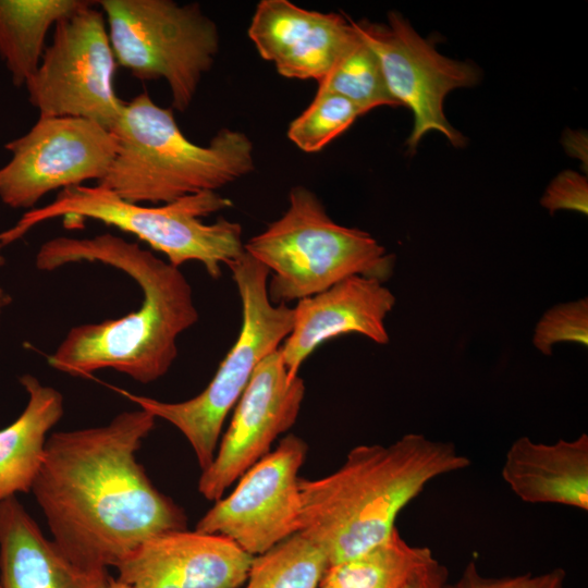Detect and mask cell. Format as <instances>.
Listing matches in <instances>:
<instances>
[{
  "instance_id": "9",
  "label": "cell",
  "mask_w": 588,
  "mask_h": 588,
  "mask_svg": "<svg viewBox=\"0 0 588 588\" xmlns=\"http://www.w3.org/2000/svg\"><path fill=\"white\" fill-rule=\"evenodd\" d=\"M90 1L53 27L35 74L25 84L39 117L82 118L112 130L123 103L114 89L115 57L103 12Z\"/></svg>"
},
{
  "instance_id": "15",
  "label": "cell",
  "mask_w": 588,
  "mask_h": 588,
  "mask_svg": "<svg viewBox=\"0 0 588 588\" xmlns=\"http://www.w3.org/2000/svg\"><path fill=\"white\" fill-rule=\"evenodd\" d=\"M247 33L281 76L317 83L357 36L346 15L306 10L287 0H261Z\"/></svg>"
},
{
  "instance_id": "3",
  "label": "cell",
  "mask_w": 588,
  "mask_h": 588,
  "mask_svg": "<svg viewBox=\"0 0 588 588\" xmlns=\"http://www.w3.org/2000/svg\"><path fill=\"white\" fill-rule=\"evenodd\" d=\"M469 465L454 443L420 433L387 446L357 445L334 473L298 478L299 531L323 551L329 565L354 558L392 534L399 513L429 481Z\"/></svg>"
},
{
  "instance_id": "11",
  "label": "cell",
  "mask_w": 588,
  "mask_h": 588,
  "mask_svg": "<svg viewBox=\"0 0 588 588\" xmlns=\"http://www.w3.org/2000/svg\"><path fill=\"white\" fill-rule=\"evenodd\" d=\"M4 148L11 158L0 168V199L14 209H34L52 191L101 182L114 159L117 139L111 130L86 119L39 117Z\"/></svg>"
},
{
  "instance_id": "30",
  "label": "cell",
  "mask_w": 588,
  "mask_h": 588,
  "mask_svg": "<svg viewBox=\"0 0 588 588\" xmlns=\"http://www.w3.org/2000/svg\"><path fill=\"white\" fill-rule=\"evenodd\" d=\"M9 301H10L9 296L0 287V314H1L2 309H3V307L9 303Z\"/></svg>"
},
{
  "instance_id": "2",
  "label": "cell",
  "mask_w": 588,
  "mask_h": 588,
  "mask_svg": "<svg viewBox=\"0 0 588 588\" xmlns=\"http://www.w3.org/2000/svg\"><path fill=\"white\" fill-rule=\"evenodd\" d=\"M83 261L100 262L131 277L142 290L140 307L118 319L72 328L48 356V364L74 377L107 368L140 383L164 376L177 356V336L199 317L184 274L138 243L111 233L48 240L35 259L45 271Z\"/></svg>"
},
{
  "instance_id": "14",
  "label": "cell",
  "mask_w": 588,
  "mask_h": 588,
  "mask_svg": "<svg viewBox=\"0 0 588 588\" xmlns=\"http://www.w3.org/2000/svg\"><path fill=\"white\" fill-rule=\"evenodd\" d=\"M253 558L225 536L172 530L130 553L117 566L118 579L133 588H238Z\"/></svg>"
},
{
  "instance_id": "18",
  "label": "cell",
  "mask_w": 588,
  "mask_h": 588,
  "mask_svg": "<svg viewBox=\"0 0 588 588\" xmlns=\"http://www.w3.org/2000/svg\"><path fill=\"white\" fill-rule=\"evenodd\" d=\"M502 478L524 502L588 511V436L547 444L528 437L509 448Z\"/></svg>"
},
{
  "instance_id": "22",
  "label": "cell",
  "mask_w": 588,
  "mask_h": 588,
  "mask_svg": "<svg viewBox=\"0 0 588 588\" xmlns=\"http://www.w3.org/2000/svg\"><path fill=\"white\" fill-rule=\"evenodd\" d=\"M328 565L323 551L297 531L253 558L246 588H318Z\"/></svg>"
},
{
  "instance_id": "29",
  "label": "cell",
  "mask_w": 588,
  "mask_h": 588,
  "mask_svg": "<svg viewBox=\"0 0 588 588\" xmlns=\"http://www.w3.org/2000/svg\"><path fill=\"white\" fill-rule=\"evenodd\" d=\"M105 588H133L131 585L121 581L120 579H113L110 577Z\"/></svg>"
},
{
  "instance_id": "12",
  "label": "cell",
  "mask_w": 588,
  "mask_h": 588,
  "mask_svg": "<svg viewBox=\"0 0 588 588\" xmlns=\"http://www.w3.org/2000/svg\"><path fill=\"white\" fill-rule=\"evenodd\" d=\"M306 453L303 439L284 437L240 477L231 494L216 501L195 530L225 536L253 556L299 531L298 470Z\"/></svg>"
},
{
  "instance_id": "24",
  "label": "cell",
  "mask_w": 588,
  "mask_h": 588,
  "mask_svg": "<svg viewBox=\"0 0 588 588\" xmlns=\"http://www.w3.org/2000/svg\"><path fill=\"white\" fill-rule=\"evenodd\" d=\"M363 114L346 98L317 90L310 105L290 123L286 135L304 152H318Z\"/></svg>"
},
{
  "instance_id": "4",
  "label": "cell",
  "mask_w": 588,
  "mask_h": 588,
  "mask_svg": "<svg viewBox=\"0 0 588 588\" xmlns=\"http://www.w3.org/2000/svg\"><path fill=\"white\" fill-rule=\"evenodd\" d=\"M117 152L98 184L133 204H167L224 187L255 168L254 146L240 131L221 128L206 146L183 134L172 108L144 90L123 103L111 130Z\"/></svg>"
},
{
  "instance_id": "19",
  "label": "cell",
  "mask_w": 588,
  "mask_h": 588,
  "mask_svg": "<svg viewBox=\"0 0 588 588\" xmlns=\"http://www.w3.org/2000/svg\"><path fill=\"white\" fill-rule=\"evenodd\" d=\"M20 382L27 393L22 414L0 430V502L32 490L41 467L47 434L61 419L62 394L32 375Z\"/></svg>"
},
{
  "instance_id": "21",
  "label": "cell",
  "mask_w": 588,
  "mask_h": 588,
  "mask_svg": "<svg viewBox=\"0 0 588 588\" xmlns=\"http://www.w3.org/2000/svg\"><path fill=\"white\" fill-rule=\"evenodd\" d=\"M432 558L428 547L408 544L395 528L368 551L329 565L318 588H403L413 572Z\"/></svg>"
},
{
  "instance_id": "27",
  "label": "cell",
  "mask_w": 588,
  "mask_h": 588,
  "mask_svg": "<svg viewBox=\"0 0 588 588\" xmlns=\"http://www.w3.org/2000/svg\"><path fill=\"white\" fill-rule=\"evenodd\" d=\"M540 204L551 215L558 210H574L587 215V179L572 170L561 172L546 189Z\"/></svg>"
},
{
  "instance_id": "17",
  "label": "cell",
  "mask_w": 588,
  "mask_h": 588,
  "mask_svg": "<svg viewBox=\"0 0 588 588\" xmlns=\"http://www.w3.org/2000/svg\"><path fill=\"white\" fill-rule=\"evenodd\" d=\"M109 579L69 560L16 497L0 502V588H105Z\"/></svg>"
},
{
  "instance_id": "16",
  "label": "cell",
  "mask_w": 588,
  "mask_h": 588,
  "mask_svg": "<svg viewBox=\"0 0 588 588\" xmlns=\"http://www.w3.org/2000/svg\"><path fill=\"white\" fill-rule=\"evenodd\" d=\"M395 296L382 282L363 275L348 277L326 291L299 299L293 307V326L280 352L289 379L298 376L306 358L323 342L356 332L384 345V320Z\"/></svg>"
},
{
  "instance_id": "23",
  "label": "cell",
  "mask_w": 588,
  "mask_h": 588,
  "mask_svg": "<svg viewBox=\"0 0 588 588\" xmlns=\"http://www.w3.org/2000/svg\"><path fill=\"white\" fill-rule=\"evenodd\" d=\"M356 34L355 40L318 83L317 90L346 98L364 114L383 106H400L388 90L377 56Z\"/></svg>"
},
{
  "instance_id": "10",
  "label": "cell",
  "mask_w": 588,
  "mask_h": 588,
  "mask_svg": "<svg viewBox=\"0 0 588 588\" xmlns=\"http://www.w3.org/2000/svg\"><path fill=\"white\" fill-rule=\"evenodd\" d=\"M352 22L377 56L391 96L413 112L408 149L415 151L430 131L442 133L455 147L464 146L465 137L446 120L443 102L453 89L476 85L478 68L439 53L433 41L421 37L399 12H389L384 24Z\"/></svg>"
},
{
  "instance_id": "28",
  "label": "cell",
  "mask_w": 588,
  "mask_h": 588,
  "mask_svg": "<svg viewBox=\"0 0 588 588\" xmlns=\"http://www.w3.org/2000/svg\"><path fill=\"white\" fill-rule=\"evenodd\" d=\"M449 572L434 556L416 568L403 588H444Z\"/></svg>"
},
{
  "instance_id": "26",
  "label": "cell",
  "mask_w": 588,
  "mask_h": 588,
  "mask_svg": "<svg viewBox=\"0 0 588 588\" xmlns=\"http://www.w3.org/2000/svg\"><path fill=\"white\" fill-rule=\"evenodd\" d=\"M566 573L563 568L532 575L530 573L502 578L482 576L474 561L464 568L461 577L454 584L444 588H564Z\"/></svg>"
},
{
  "instance_id": "13",
  "label": "cell",
  "mask_w": 588,
  "mask_h": 588,
  "mask_svg": "<svg viewBox=\"0 0 588 588\" xmlns=\"http://www.w3.org/2000/svg\"><path fill=\"white\" fill-rule=\"evenodd\" d=\"M304 396V380L299 376L289 379L280 347L266 356L238 399L212 463L200 475V494L210 501L221 499L295 424Z\"/></svg>"
},
{
  "instance_id": "31",
  "label": "cell",
  "mask_w": 588,
  "mask_h": 588,
  "mask_svg": "<svg viewBox=\"0 0 588 588\" xmlns=\"http://www.w3.org/2000/svg\"><path fill=\"white\" fill-rule=\"evenodd\" d=\"M2 246H3V245H2L1 242H0V267L4 264V257H3L2 254H1V248H2Z\"/></svg>"
},
{
  "instance_id": "25",
  "label": "cell",
  "mask_w": 588,
  "mask_h": 588,
  "mask_svg": "<svg viewBox=\"0 0 588 588\" xmlns=\"http://www.w3.org/2000/svg\"><path fill=\"white\" fill-rule=\"evenodd\" d=\"M572 342L588 346V299L558 304L548 309L537 322L534 346L550 356L556 343Z\"/></svg>"
},
{
  "instance_id": "5",
  "label": "cell",
  "mask_w": 588,
  "mask_h": 588,
  "mask_svg": "<svg viewBox=\"0 0 588 588\" xmlns=\"http://www.w3.org/2000/svg\"><path fill=\"white\" fill-rule=\"evenodd\" d=\"M230 207L229 198L212 191L145 206L128 203L100 184H83L61 189L50 204L25 212L12 228L0 233V242L8 245L54 218L93 219L135 235L162 253L174 267L199 261L212 279H218L222 265L228 266L244 254L243 229L238 222L224 218L213 223H204L201 218Z\"/></svg>"
},
{
  "instance_id": "6",
  "label": "cell",
  "mask_w": 588,
  "mask_h": 588,
  "mask_svg": "<svg viewBox=\"0 0 588 588\" xmlns=\"http://www.w3.org/2000/svg\"><path fill=\"white\" fill-rule=\"evenodd\" d=\"M244 250L270 271L267 290L274 305L310 297L352 275L383 283L394 267V257L369 233L334 222L305 186L291 189L285 212L244 243Z\"/></svg>"
},
{
  "instance_id": "8",
  "label": "cell",
  "mask_w": 588,
  "mask_h": 588,
  "mask_svg": "<svg viewBox=\"0 0 588 588\" xmlns=\"http://www.w3.org/2000/svg\"><path fill=\"white\" fill-rule=\"evenodd\" d=\"M117 64L142 81L163 78L172 108L192 105L219 51L217 24L198 3L98 0Z\"/></svg>"
},
{
  "instance_id": "20",
  "label": "cell",
  "mask_w": 588,
  "mask_h": 588,
  "mask_svg": "<svg viewBox=\"0 0 588 588\" xmlns=\"http://www.w3.org/2000/svg\"><path fill=\"white\" fill-rule=\"evenodd\" d=\"M89 0H0V59L13 85L25 86L37 71L48 32Z\"/></svg>"
},
{
  "instance_id": "7",
  "label": "cell",
  "mask_w": 588,
  "mask_h": 588,
  "mask_svg": "<svg viewBox=\"0 0 588 588\" xmlns=\"http://www.w3.org/2000/svg\"><path fill=\"white\" fill-rule=\"evenodd\" d=\"M242 304V326L209 384L195 397L169 403L117 389L126 399L176 427L205 470L212 463L223 422L248 384L257 365L290 334L293 308L268 296L270 271L244 252L228 265Z\"/></svg>"
},
{
  "instance_id": "1",
  "label": "cell",
  "mask_w": 588,
  "mask_h": 588,
  "mask_svg": "<svg viewBox=\"0 0 588 588\" xmlns=\"http://www.w3.org/2000/svg\"><path fill=\"white\" fill-rule=\"evenodd\" d=\"M155 420L139 408L105 426L48 437L30 491L53 542L76 565L117 567L146 540L186 528L183 510L152 485L136 458Z\"/></svg>"
}]
</instances>
